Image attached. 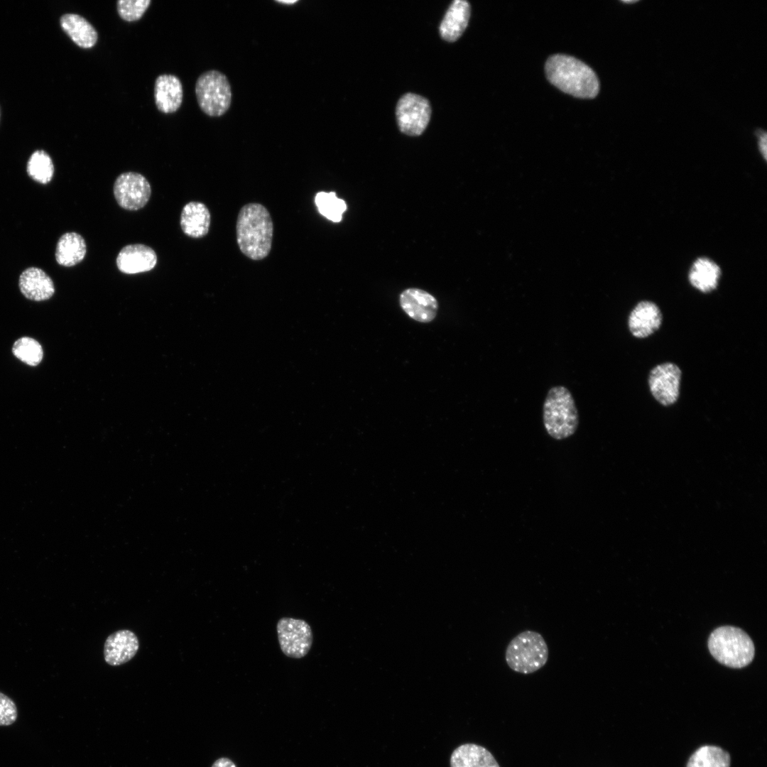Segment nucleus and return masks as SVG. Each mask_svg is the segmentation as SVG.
Masks as SVG:
<instances>
[{
    "label": "nucleus",
    "instance_id": "1",
    "mask_svg": "<svg viewBox=\"0 0 767 767\" xmlns=\"http://www.w3.org/2000/svg\"><path fill=\"white\" fill-rule=\"evenodd\" d=\"M236 242L241 253L254 261L267 257L271 250L273 224L267 208L251 202L240 209L236 224Z\"/></svg>",
    "mask_w": 767,
    "mask_h": 767
},
{
    "label": "nucleus",
    "instance_id": "2",
    "mask_svg": "<svg viewBox=\"0 0 767 767\" xmlns=\"http://www.w3.org/2000/svg\"><path fill=\"white\" fill-rule=\"evenodd\" d=\"M545 70L550 82L565 93L582 99L594 98L599 93L594 70L574 57L553 55L547 60Z\"/></svg>",
    "mask_w": 767,
    "mask_h": 767
},
{
    "label": "nucleus",
    "instance_id": "3",
    "mask_svg": "<svg viewBox=\"0 0 767 767\" xmlns=\"http://www.w3.org/2000/svg\"><path fill=\"white\" fill-rule=\"evenodd\" d=\"M543 422L548 434L557 440L572 436L577 430V408L565 386H555L548 391L543 406Z\"/></svg>",
    "mask_w": 767,
    "mask_h": 767
},
{
    "label": "nucleus",
    "instance_id": "4",
    "mask_svg": "<svg viewBox=\"0 0 767 767\" xmlns=\"http://www.w3.org/2000/svg\"><path fill=\"white\" fill-rule=\"evenodd\" d=\"M711 655L720 663L741 668L754 659L755 648L749 636L739 628L723 626L712 631L708 638Z\"/></svg>",
    "mask_w": 767,
    "mask_h": 767
},
{
    "label": "nucleus",
    "instance_id": "5",
    "mask_svg": "<svg viewBox=\"0 0 767 767\" xmlns=\"http://www.w3.org/2000/svg\"><path fill=\"white\" fill-rule=\"evenodd\" d=\"M548 647L543 636L526 630L511 640L505 652L508 666L514 672L531 674L542 668L548 659Z\"/></svg>",
    "mask_w": 767,
    "mask_h": 767
},
{
    "label": "nucleus",
    "instance_id": "6",
    "mask_svg": "<svg viewBox=\"0 0 767 767\" xmlns=\"http://www.w3.org/2000/svg\"><path fill=\"white\" fill-rule=\"evenodd\" d=\"M195 91L199 107L206 115L219 117L229 109L232 99L231 85L220 71L210 70L202 73L196 81Z\"/></svg>",
    "mask_w": 767,
    "mask_h": 767
},
{
    "label": "nucleus",
    "instance_id": "7",
    "mask_svg": "<svg viewBox=\"0 0 767 767\" xmlns=\"http://www.w3.org/2000/svg\"><path fill=\"white\" fill-rule=\"evenodd\" d=\"M278 643L287 657L299 659L310 651L313 641L312 629L305 621L283 617L277 623Z\"/></svg>",
    "mask_w": 767,
    "mask_h": 767
},
{
    "label": "nucleus",
    "instance_id": "8",
    "mask_svg": "<svg viewBox=\"0 0 767 767\" xmlns=\"http://www.w3.org/2000/svg\"><path fill=\"white\" fill-rule=\"evenodd\" d=\"M400 131L408 136H419L425 131L431 116L430 102L425 97L406 93L398 100L396 110Z\"/></svg>",
    "mask_w": 767,
    "mask_h": 767
},
{
    "label": "nucleus",
    "instance_id": "9",
    "mask_svg": "<svg viewBox=\"0 0 767 767\" xmlns=\"http://www.w3.org/2000/svg\"><path fill=\"white\" fill-rule=\"evenodd\" d=\"M114 195L118 205L127 210H138L148 202L151 187L148 180L136 172L120 174L114 183Z\"/></svg>",
    "mask_w": 767,
    "mask_h": 767
},
{
    "label": "nucleus",
    "instance_id": "10",
    "mask_svg": "<svg viewBox=\"0 0 767 767\" xmlns=\"http://www.w3.org/2000/svg\"><path fill=\"white\" fill-rule=\"evenodd\" d=\"M681 375L680 367L671 362L662 363L651 369L648 380L649 389L659 403L668 406L677 401Z\"/></svg>",
    "mask_w": 767,
    "mask_h": 767
},
{
    "label": "nucleus",
    "instance_id": "11",
    "mask_svg": "<svg viewBox=\"0 0 767 767\" xmlns=\"http://www.w3.org/2000/svg\"><path fill=\"white\" fill-rule=\"evenodd\" d=\"M138 648L139 641L133 631L119 630L107 638L104 645V658L109 665H121L131 660Z\"/></svg>",
    "mask_w": 767,
    "mask_h": 767
},
{
    "label": "nucleus",
    "instance_id": "12",
    "mask_svg": "<svg viewBox=\"0 0 767 767\" xmlns=\"http://www.w3.org/2000/svg\"><path fill=\"white\" fill-rule=\"evenodd\" d=\"M118 269L126 274H135L152 270L157 263V255L148 246L141 244H129L117 255Z\"/></svg>",
    "mask_w": 767,
    "mask_h": 767
},
{
    "label": "nucleus",
    "instance_id": "13",
    "mask_svg": "<svg viewBox=\"0 0 767 767\" xmlns=\"http://www.w3.org/2000/svg\"><path fill=\"white\" fill-rule=\"evenodd\" d=\"M400 305L412 319L420 322H429L437 315L438 304L435 298L418 288H408L400 295Z\"/></svg>",
    "mask_w": 767,
    "mask_h": 767
},
{
    "label": "nucleus",
    "instance_id": "14",
    "mask_svg": "<svg viewBox=\"0 0 767 767\" xmlns=\"http://www.w3.org/2000/svg\"><path fill=\"white\" fill-rule=\"evenodd\" d=\"M663 316L658 306L651 301L639 302L631 311L628 327L633 336L645 338L653 334L662 324Z\"/></svg>",
    "mask_w": 767,
    "mask_h": 767
},
{
    "label": "nucleus",
    "instance_id": "15",
    "mask_svg": "<svg viewBox=\"0 0 767 767\" xmlns=\"http://www.w3.org/2000/svg\"><path fill=\"white\" fill-rule=\"evenodd\" d=\"M183 99V85L177 76L162 74L156 77L154 84V100L159 111L163 114L176 112L182 104Z\"/></svg>",
    "mask_w": 767,
    "mask_h": 767
},
{
    "label": "nucleus",
    "instance_id": "16",
    "mask_svg": "<svg viewBox=\"0 0 767 767\" xmlns=\"http://www.w3.org/2000/svg\"><path fill=\"white\" fill-rule=\"evenodd\" d=\"M18 286L26 298L34 301L48 300L55 293L51 278L42 269L36 267L28 268L21 273Z\"/></svg>",
    "mask_w": 767,
    "mask_h": 767
},
{
    "label": "nucleus",
    "instance_id": "17",
    "mask_svg": "<svg viewBox=\"0 0 767 767\" xmlns=\"http://www.w3.org/2000/svg\"><path fill=\"white\" fill-rule=\"evenodd\" d=\"M471 14L468 1L455 0L450 5L440 25L441 37L446 41H456L465 31Z\"/></svg>",
    "mask_w": 767,
    "mask_h": 767
},
{
    "label": "nucleus",
    "instance_id": "18",
    "mask_svg": "<svg viewBox=\"0 0 767 767\" xmlns=\"http://www.w3.org/2000/svg\"><path fill=\"white\" fill-rule=\"evenodd\" d=\"M211 223V215L207 207L200 202H190L183 208L180 224L187 236L199 239L206 236Z\"/></svg>",
    "mask_w": 767,
    "mask_h": 767
},
{
    "label": "nucleus",
    "instance_id": "19",
    "mask_svg": "<svg viewBox=\"0 0 767 767\" xmlns=\"http://www.w3.org/2000/svg\"><path fill=\"white\" fill-rule=\"evenodd\" d=\"M60 23L64 32L80 48L89 49L97 43V30L83 16L65 13L60 17Z\"/></svg>",
    "mask_w": 767,
    "mask_h": 767
},
{
    "label": "nucleus",
    "instance_id": "20",
    "mask_svg": "<svg viewBox=\"0 0 767 767\" xmlns=\"http://www.w3.org/2000/svg\"><path fill=\"white\" fill-rule=\"evenodd\" d=\"M450 767H499L492 754L474 744L457 747L450 756Z\"/></svg>",
    "mask_w": 767,
    "mask_h": 767
},
{
    "label": "nucleus",
    "instance_id": "21",
    "mask_svg": "<svg viewBox=\"0 0 767 767\" xmlns=\"http://www.w3.org/2000/svg\"><path fill=\"white\" fill-rule=\"evenodd\" d=\"M87 245L84 238L76 232L62 234L56 246L55 259L63 266L71 267L80 263L86 255Z\"/></svg>",
    "mask_w": 767,
    "mask_h": 767
},
{
    "label": "nucleus",
    "instance_id": "22",
    "mask_svg": "<svg viewBox=\"0 0 767 767\" xmlns=\"http://www.w3.org/2000/svg\"><path fill=\"white\" fill-rule=\"evenodd\" d=\"M721 276L719 266L709 259H697L691 266L688 278L690 284L702 293L714 290Z\"/></svg>",
    "mask_w": 767,
    "mask_h": 767
},
{
    "label": "nucleus",
    "instance_id": "23",
    "mask_svg": "<svg viewBox=\"0 0 767 767\" xmlns=\"http://www.w3.org/2000/svg\"><path fill=\"white\" fill-rule=\"evenodd\" d=\"M731 757L723 749L705 745L697 749L690 757L687 767H730Z\"/></svg>",
    "mask_w": 767,
    "mask_h": 767
},
{
    "label": "nucleus",
    "instance_id": "24",
    "mask_svg": "<svg viewBox=\"0 0 767 767\" xmlns=\"http://www.w3.org/2000/svg\"><path fill=\"white\" fill-rule=\"evenodd\" d=\"M315 203L320 214L333 222H339L347 210L345 201L337 197L334 192H317Z\"/></svg>",
    "mask_w": 767,
    "mask_h": 767
},
{
    "label": "nucleus",
    "instance_id": "25",
    "mask_svg": "<svg viewBox=\"0 0 767 767\" xmlns=\"http://www.w3.org/2000/svg\"><path fill=\"white\" fill-rule=\"evenodd\" d=\"M27 173L38 183H49L54 174V165L50 156L42 150L33 152L27 163Z\"/></svg>",
    "mask_w": 767,
    "mask_h": 767
},
{
    "label": "nucleus",
    "instance_id": "26",
    "mask_svg": "<svg viewBox=\"0 0 767 767\" xmlns=\"http://www.w3.org/2000/svg\"><path fill=\"white\" fill-rule=\"evenodd\" d=\"M12 352L16 358L32 366L40 364L43 356L41 345L28 337L17 339L13 345Z\"/></svg>",
    "mask_w": 767,
    "mask_h": 767
},
{
    "label": "nucleus",
    "instance_id": "27",
    "mask_svg": "<svg viewBox=\"0 0 767 767\" xmlns=\"http://www.w3.org/2000/svg\"><path fill=\"white\" fill-rule=\"evenodd\" d=\"M151 3V0H119L116 10L124 21L133 22L139 20Z\"/></svg>",
    "mask_w": 767,
    "mask_h": 767
},
{
    "label": "nucleus",
    "instance_id": "28",
    "mask_svg": "<svg viewBox=\"0 0 767 767\" xmlns=\"http://www.w3.org/2000/svg\"><path fill=\"white\" fill-rule=\"evenodd\" d=\"M18 717L15 702L9 696L0 692V727L13 724Z\"/></svg>",
    "mask_w": 767,
    "mask_h": 767
},
{
    "label": "nucleus",
    "instance_id": "29",
    "mask_svg": "<svg viewBox=\"0 0 767 767\" xmlns=\"http://www.w3.org/2000/svg\"><path fill=\"white\" fill-rule=\"evenodd\" d=\"M759 138L758 146L760 151L763 156L764 158H766V133L762 130H759L757 133Z\"/></svg>",
    "mask_w": 767,
    "mask_h": 767
},
{
    "label": "nucleus",
    "instance_id": "30",
    "mask_svg": "<svg viewBox=\"0 0 767 767\" xmlns=\"http://www.w3.org/2000/svg\"><path fill=\"white\" fill-rule=\"evenodd\" d=\"M212 767H236L235 763L228 758H220L216 760Z\"/></svg>",
    "mask_w": 767,
    "mask_h": 767
},
{
    "label": "nucleus",
    "instance_id": "31",
    "mask_svg": "<svg viewBox=\"0 0 767 767\" xmlns=\"http://www.w3.org/2000/svg\"><path fill=\"white\" fill-rule=\"evenodd\" d=\"M276 1L278 2V3L283 4H294L297 3L298 1Z\"/></svg>",
    "mask_w": 767,
    "mask_h": 767
},
{
    "label": "nucleus",
    "instance_id": "32",
    "mask_svg": "<svg viewBox=\"0 0 767 767\" xmlns=\"http://www.w3.org/2000/svg\"><path fill=\"white\" fill-rule=\"evenodd\" d=\"M624 3H634L636 1H623Z\"/></svg>",
    "mask_w": 767,
    "mask_h": 767
}]
</instances>
